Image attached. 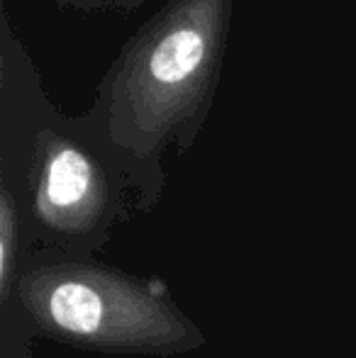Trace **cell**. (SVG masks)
<instances>
[{
  "mask_svg": "<svg viewBox=\"0 0 356 358\" xmlns=\"http://www.w3.org/2000/svg\"><path fill=\"white\" fill-rule=\"evenodd\" d=\"M62 8H76L81 13H103V10H118V13H134L144 0H54Z\"/></svg>",
  "mask_w": 356,
  "mask_h": 358,
  "instance_id": "5b68a950",
  "label": "cell"
},
{
  "mask_svg": "<svg viewBox=\"0 0 356 358\" xmlns=\"http://www.w3.org/2000/svg\"><path fill=\"white\" fill-rule=\"evenodd\" d=\"M234 0H166L113 59L90 108L110 144L162 185L169 146L185 154L210 117Z\"/></svg>",
  "mask_w": 356,
  "mask_h": 358,
  "instance_id": "6da1fadb",
  "label": "cell"
},
{
  "mask_svg": "<svg viewBox=\"0 0 356 358\" xmlns=\"http://www.w3.org/2000/svg\"><path fill=\"white\" fill-rule=\"evenodd\" d=\"M20 203L10 180L0 185V297L10 295V287L17 283L20 261Z\"/></svg>",
  "mask_w": 356,
  "mask_h": 358,
  "instance_id": "277c9868",
  "label": "cell"
},
{
  "mask_svg": "<svg viewBox=\"0 0 356 358\" xmlns=\"http://www.w3.org/2000/svg\"><path fill=\"white\" fill-rule=\"evenodd\" d=\"M24 178L34 220L64 239L93 234L113 217L120 178L139 183L144 193L159 190L142 169L110 144L93 108L66 115L49 98L34 124Z\"/></svg>",
  "mask_w": 356,
  "mask_h": 358,
  "instance_id": "3957f363",
  "label": "cell"
},
{
  "mask_svg": "<svg viewBox=\"0 0 356 358\" xmlns=\"http://www.w3.org/2000/svg\"><path fill=\"white\" fill-rule=\"evenodd\" d=\"M22 310L47 339L73 349L171 358L205 344L162 280L95 261H54L17 275Z\"/></svg>",
  "mask_w": 356,
  "mask_h": 358,
  "instance_id": "7a4b0ae2",
  "label": "cell"
}]
</instances>
